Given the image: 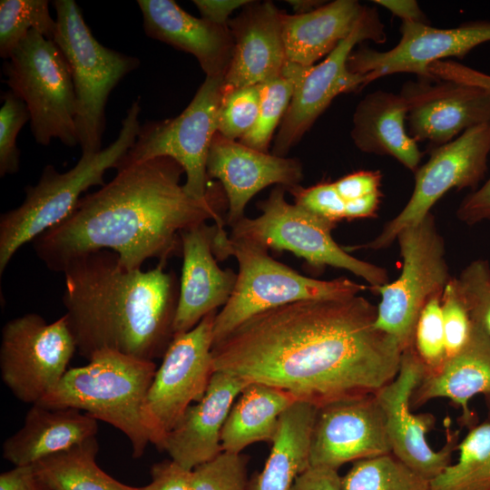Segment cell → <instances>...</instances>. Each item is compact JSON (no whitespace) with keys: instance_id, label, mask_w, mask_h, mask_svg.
Wrapping results in <instances>:
<instances>
[{"instance_id":"1","label":"cell","mask_w":490,"mask_h":490,"mask_svg":"<svg viewBox=\"0 0 490 490\" xmlns=\"http://www.w3.org/2000/svg\"><path fill=\"white\" fill-rule=\"evenodd\" d=\"M359 295L296 301L249 318L212 346L214 372L275 387L318 408L377 394L402 350Z\"/></svg>"},{"instance_id":"2","label":"cell","mask_w":490,"mask_h":490,"mask_svg":"<svg viewBox=\"0 0 490 490\" xmlns=\"http://www.w3.org/2000/svg\"><path fill=\"white\" fill-rule=\"evenodd\" d=\"M113 180L82 197L73 213L33 240L37 257L63 272L83 254L109 250L129 270L151 259L165 266L181 254V233L208 220L223 228L218 191L208 201L191 198L182 167L169 157L121 164Z\"/></svg>"},{"instance_id":"3","label":"cell","mask_w":490,"mask_h":490,"mask_svg":"<svg viewBox=\"0 0 490 490\" xmlns=\"http://www.w3.org/2000/svg\"><path fill=\"white\" fill-rule=\"evenodd\" d=\"M63 273L64 316L82 357L102 349L150 361L163 357L174 337V273L162 264L129 270L109 250L74 259Z\"/></svg>"},{"instance_id":"4","label":"cell","mask_w":490,"mask_h":490,"mask_svg":"<svg viewBox=\"0 0 490 490\" xmlns=\"http://www.w3.org/2000/svg\"><path fill=\"white\" fill-rule=\"evenodd\" d=\"M140 113L137 99L127 110L112 143L97 152L82 153L67 172H59L54 165H46L37 183L24 188V201L1 215L0 275L22 246L68 218L87 190L105 183L106 172L117 169L136 142L142 126Z\"/></svg>"},{"instance_id":"5","label":"cell","mask_w":490,"mask_h":490,"mask_svg":"<svg viewBox=\"0 0 490 490\" xmlns=\"http://www.w3.org/2000/svg\"><path fill=\"white\" fill-rule=\"evenodd\" d=\"M88 361L69 368L37 404L76 408L108 423L129 439L132 456L141 457L150 443L142 413L156 364L113 349L99 350Z\"/></svg>"},{"instance_id":"6","label":"cell","mask_w":490,"mask_h":490,"mask_svg":"<svg viewBox=\"0 0 490 490\" xmlns=\"http://www.w3.org/2000/svg\"><path fill=\"white\" fill-rule=\"evenodd\" d=\"M217 260L229 256L239 264L237 281L228 302L217 312L213 345L253 316L307 299H342L358 295L366 286L346 277L320 280L304 276L271 258L268 250L251 241L214 233Z\"/></svg>"},{"instance_id":"7","label":"cell","mask_w":490,"mask_h":490,"mask_svg":"<svg viewBox=\"0 0 490 490\" xmlns=\"http://www.w3.org/2000/svg\"><path fill=\"white\" fill-rule=\"evenodd\" d=\"M54 42L69 64L75 94V125L82 153L102 150L108 97L140 60L99 43L74 0H55Z\"/></svg>"},{"instance_id":"8","label":"cell","mask_w":490,"mask_h":490,"mask_svg":"<svg viewBox=\"0 0 490 490\" xmlns=\"http://www.w3.org/2000/svg\"><path fill=\"white\" fill-rule=\"evenodd\" d=\"M3 74L10 92L27 106L37 143L58 139L68 147L79 144L71 70L53 40L31 30L4 63Z\"/></svg>"},{"instance_id":"9","label":"cell","mask_w":490,"mask_h":490,"mask_svg":"<svg viewBox=\"0 0 490 490\" xmlns=\"http://www.w3.org/2000/svg\"><path fill=\"white\" fill-rule=\"evenodd\" d=\"M286 191L277 185L266 200L257 203L261 214L253 219L244 217L231 227L230 237L267 250L290 251L316 270L328 266L348 270L368 281L369 288L388 282L385 269L353 257L334 240L331 231L337 224L289 203Z\"/></svg>"},{"instance_id":"10","label":"cell","mask_w":490,"mask_h":490,"mask_svg":"<svg viewBox=\"0 0 490 490\" xmlns=\"http://www.w3.org/2000/svg\"><path fill=\"white\" fill-rule=\"evenodd\" d=\"M402 270L393 282L370 288L380 295L375 326L396 339L402 352L414 345L416 326L430 297L443 292L451 279L445 244L429 213L397 236Z\"/></svg>"},{"instance_id":"11","label":"cell","mask_w":490,"mask_h":490,"mask_svg":"<svg viewBox=\"0 0 490 490\" xmlns=\"http://www.w3.org/2000/svg\"><path fill=\"white\" fill-rule=\"evenodd\" d=\"M223 83L224 76L206 77L178 116L145 122L121 164L157 157L172 158L183 169L186 193L199 201L211 200L217 189L208 185L207 160L218 132V110Z\"/></svg>"},{"instance_id":"12","label":"cell","mask_w":490,"mask_h":490,"mask_svg":"<svg viewBox=\"0 0 490 490\" xmlns=\"http://www.w3.org/2000/svg\"><path fill=\"white\" fill-rule=\"evenodd\" d=\"M366 40L377 44L387 40L385 25L371 7H368L352 33L322 62L309 66L286 63L282 74L292 81L293 94L279 127L272 154L284 157L338 95L372 82L368 74H356L348 67L354 47Z\"/></svg>"},{"instance_id":"13","label":"cell","mask_w":490,"mask_h":490,"mask_svg":"<svg viewBox=\"0 0 490 490\" xmlns=\"http://www.w3.org/2000/svg\"><path fill=\"white\" fill-rule=\"evenodd\" d=\"M216 314L212 311L192 329L174 335L156 369L142 415L150 443L159 450L186 409L201 400L208 388L214 373Z\"/></svg>"},{"instance_id":"14","label":"cell","mask_w":490,"mask_h":490,"mask_svg":"<svg viewBox=\"0 0 490 490\" xmlns=\"http://www.w3.org/2000/svg\"><path fill=\"white\" fill-rule=\"evenodd\" d=\"M77 350L65 316L47 323L27 313L5 324L0 345V373L20 401L37 404L62 379Z\"/></svg>"},{"instance_id":"15","label":"cell","mask_w":490,"mask_h":490,"mask_svg":"<svg viewBox=\"0 0 490 490\" xmlns=\"http://www.w3.org/2000/svg\"><path fill=\"white\" fill-rule=\"evenodd\" d=\"M490 122L472 127L453 141L432 148L428 161L415 172V187L403 210L366 244L343 247L381 250L390 246L403 230L416 225L449 190L475 188L487 171Z\"/></svg>"},{"instance_id":"16","label":"cell","mask_w":490,"mask_h":490,"mask_svg":"<svg viewBox=\"0 0 490 490\" xmlns=\"http://www.w3.org/2000/svg\"><path fill=\"white\" fill-rule=\"evenodd\" d=\"M424 374L425 368L412 346L402 352L397 377L376 396L385 415L391 453L431 481L452 464L459 444V430L451 431L447 420L446 444L437 451L430 446L426 436L435 427V416L416 415L411 410L412 396Z\"/></svg>"},{"instance_id":"17","label":"cell","mask_w":490,"mask_h":490,"mask_svg":"<svg viewBox=\"0 0 490 490\" xmlns=\"http://www.w3.org/2000/svg\"><path fill=\"white\" fill-rule=\"evenodd\" d=\"M399 30L401 38L390 50H353L348 60V69L356 74H369L372 81L398 73L435 80L428 71L430 64L449 57L464 58L476 46L490 42V22L486 21L448 29L402 22Z\"/></svg>"},{"instance_id":"18","label":"cell","mask_w":490,"mask_h":490,"mask_svg":"<svg viewBox=\"0 0 490 490\" xmlns=\"http://www.w3.org/2000/svg\"><path fill=\"white\" fill-rule=\"evenodd\" d=\"M391 453L384 412L377 396L336 401L318 409L310 447V466L338 470Z\"/></svg>"},{"instance_id":"19","label":"cell","mask_w":490,"mask_h":490,"mask_svg":"<svg viewBox=\"0 0 490 490\" xmlns=\"http://www.w3.org/2000/svg\"><path fill=\"white\" fill-rule=\"evenodd\" d=\"M407 102L408 134L435 148L465 131L490 122V89L447 81L406 82L399 93Z\"/></svg>"},{"instance_id":"20","label":"cell","mask_w":490,"mask_h":490,"mask_svg":"<svg viewBox=\"0 0 490 490\" xmlns=\"http://www.w3.org/2000/svg\"><path fill=\"white\" fill-rule=\"evenodd\" d=\"M207 175L219 180L224 189L229 204L226 224L232 227L245 217L247 203L262 189L299 185L303 168L297 159L260 152L217 132L209 151Z\"/></svg>"},{"instance_id":"21","label":"cell","mask_w":490,"mask_h":490,"mask_svg":"<svg viewBox=\"0 0 490 490\" xmlns=\"http://www.w3.org/2000/svg\"><path fill=\"white\" fill-rule=\"evenodd\" d=\"M283 14L270 1H250L230 19L233 52L224 89L257 85L282 74L287 63Z\"/></svg>"},{"instance_id":"22","label":"cell","mask_w":490,"mask_h":490,"mask_svg":"<svg viewBox=\"0 0 490 490\" xmlns=\"http://www.w3.org/2000/svg\"><path fill=\"white\" fill-rule=\"evenodd\" d=\"M215 229V225L203 222L181 233L182 268L174 335L192 329L208 314L224 306L234 289L238 274L231 269H220L213 254Z\"/></svg>"},{"instance_id":"23","label":"cell","mask_w":490,"mask_h":490,"mask_svg":"<svg viewBox=\"0 0 490 490\" xmlns=\"http://www.w3.org/2000/svg\"><path fill=\"white\" fill-rule=\"evenodd\" d=\"M250 383L215 371L201 400L191 405L166 435L162 450L183 467L193 470L223 452L220 435L235 399Z\"/></svg>"},{"instance_id":"24","label":"cell","mask_w":490,"mask_h":490,"mask_svg":"<svg viewBox=\"0 0 490 490\" xmlns=\"http://www.w3.org/2000/svg\"><path fill=\"white\" fill-rule=\"evenodd\" d=\"M145 34L196 57L206 77L225 76L233 40L228 25L195 17L173 0H138Z\"/></svg>"},{"instance_id":"25","label":"cell","mask_w":490,"mask_h":490,"mask_svg":"<svg viewBox=\"0 0 490 490\" xmlns=\"http://www.w3.org/2000/svg\"><path fill=\"white\" fill-rule=\"evenodd\" d=\"M490 394V338L473 322L470 338L464 348L446 360L442 368L424 377L414 391L411 407L419 408L430 400L446 398L461 409L458 423L468 429L477 416L469 407L476 395Z\"/></svg>"},{"instance_id":"26","label":"cell","mask_w":490,"mask_h":490,"mask_svg":"<svg viewBox=\"0 0 490 490\" xmlns=\"http://www.w3.org/2000/svg\"><path fill=\"white\" fill-rule=\"evenodd\" d=\"M98 420L72 407L34 404L21 428L3 444V457L15 466H33L96 436Z\"/></svg>"},{"instance_id":"27","label":"cell","mask_w":490,"mask_h":490,"mask_svg":"<svg viewBox=\"0 0 490 490\" xmlns=\"http://www.w3.org/2000/svg\"><path fill=\"white\" fill-rule=\"evenodd\" d=\"M407 116V104L400 94L372 92L355 109L352 141L361 152L391 156L415 172L422 152L406 130Z\"/></svg>"},{"instance_id":"28","label":"cell","mask_w":490,"mask_h":490,"mask_svg":"<svg viewBox=\"0 0 490 490\" xmlns=\"http://www.w3.org/2000/svg\"><path fill=\"white\" fill-rule=\"evenodd\" d=\"M367 9L356 0H335L305 14L284 12L287 62L309 66L328 55L352 33Z\"/></svg>"},{"instance_id":"29","label":"cell","mask_w":490,"mask_h":490,"mask_svg":"<svg viewBox=\"0 0 490 490\" xmlns=\"http://www.w3.org/2000/svg\"><path fill=\"white\" fill-rule=\"evenodd\" d=\"M318 407L296 401L279 417L269 457L249 480L248 490H290L309 465V447Z\"/></svg>"},{"instance_id":"30","label":"cell","mask_w":490,"mask_h":490,"mask_svg":"<svg viewBox=\"0 0 490 490\" xmlns=\"http://www.w3.org/2000/svg\"><path fill=\"white\" fill-rule=\"evenodd\" d=\"M296 401V397L285 390L257 382L248 383L223 425L222 450L240 454L251 444L272 443L280 416Z\"/></svg>"},{"instance_id":"31","label":"cell","mask_w":490,"mask_h":490,"mask_svg":"<svg viewBox=\"0 0 490 490\" xmlns=\"http://www.w3.org/2000/svg\"><path fill=\"white\" fill-rule=\"evenodd\" d=\"M96 436L33 465L39 482L49 490H142L122 484L96 463Z\"/></svg>"},{"instance_id":"32","label":"cell","mask_w":490,"mask_h":490,"mask_svg":"<svg viewBox=\"0 0 490 490\" xmlns=\"http://www.w3.org/2000/svg\"><path fill=\"white\" fill-rule=\"evenodd\" d=\"M458 459L429 484V490H490V416L468 429Z\"/></svg>"},{"instance_id":"33","label":"cell","mask_w":490,"mask_h":490,"mask_svg":"<svg viewBox=\"0 0 490 490\" xmlns=\"http://www.w3.org/2000/svg\"><path fill=\"white\" fill-rule=\"evenodd\" d=\"M429 484L392 453L354 462L341 476L342 490H429Z\"/></svg>"},{"instance_id":"34","label":"cell","mask_w":490,"mask_h":490,"mask_svg":"<svg viewBox=\"0 0 490 490\" xmlns=\"http://www.w3.org/2000/svg\"><path fill=\"white\" fill-rule=\"evenodd\" d=\"M56 28V20L50 14L48 1L1 0L0 56L9 59L31 30L54 41Z\"/></svg>"},{"instance_id":"35","label":"cell","mask_w":490,"mask_h":490,"mask_svg":"<svg viewBox=\"0 0 490 490\" xmlns=\"http://www.w3.org/2000/svg\"><path fill=\"white\" fill-rule=\"evenodd\" d=\"M260 105L253 128L239 142L254 150L268 152L275 130L280 125L293 94L292 81L280 74L260 83Z\"/></svg>"},{"instance_id":"36","label":"cell","mask_w":490,"mask_h":490,"mask_svg":"<svg viewBox=\"0 0 490 490\" xmlns=\"http://www.w3.org/2000/svg\"><path fill=\"white\" fill-rule=\"evenodd\" d=\"M260 105V84L223 88L218 110V132L229 140H240L255 125Z\"/></svg>"},{"instance_id":"37","label":"cell","mask_w":490,"mask_h":490,"mask_svg":"<svg viewBox=\"0 0 490 490\" xmlns=\"http://www.w3.org/2000/svg\"><path fill=\"white\" fill-rule=\"evenodd\" d=\"M441 296L442 292L428 299L415 329L413 346L425 368V374L438 371L446 360Z\"/></svg>"},{"instance_id":"38","label":"cell","mask_w":490,"mask_h":490,"mask_svg":"<svg viewBox=\"0 0 490 490\" xmlns=\"http://www.w3.org/2000/svg\"><path fill=\"white\" fill-rule=\"evenodd\" d=\"M248 457L223 451L192 470L194 490H248Z\"/></svg>"},{"instance_id":"39","label":"cell","mask_w":490,"mask_h":490,"mask_svg":"<svg viewBox=\"0 0 490 490\" xmlns=\"http://www.w3.org/2000/svg\"><path fill=\"white\" fill-rule=\"evenodd\" d=\"M472 321L490 338V264L476 260L456 278Z\"/></svg>"},{"instance_id":"40","label":"cell","mask_w":490,"mask_h":490,"mask_svg":"<svg viewBox=\"0 0 490 490\" xmlns=\"http://www.w3.org/2000/svg\"><path fill=\"white\" fill-rule=\"evenodd\" d=\"M441 311L448 359L464 348L473 329V321L458 289L456 278H451L444 288Z\"/></svg>"},{"instance_id":"41","label":"cell","mask_w":490,"mask_h":490,"mask_svg":"<svg viewBox=\"0 0 490 490\" xmlns=\"http://www.w3.org/2000/svg\"><path fill=\"white\" fill-rule=\"evenodd\" d=\"M0 109V176L19 171L20 152L16 138L23 126L29 121L30 113L25 103L10 91L3 94Z\"/></svg>"},{"instance_id":"42","label":"cell","mask_w":490,"mask_h":490,"mask_svg":"<svg viewBox=\"0 0 490 490\" xmlns=\"http://www.w3.org/2000/svg\"><path fill=\"white\" fill-rule=\"evenodd\" d=\"M287 191L293 196L296 205L323 220L337 224L345 219L346 201L334 182H320L308 188L297 185Z\"/></svg>"},{"instance_id":"43","label":"cell","mask_w":490,"mask_h":490,"mask_svg":"<svg viewBox=\"0 0 490 490\" xmlns=\"http://www.w3.org/2000/svg\"><path fill=\"white\" fill-rule=\"evenodd\" d=\"M152 481L142 490H194L192 470L172 459L155 463L151 468Z\"/></svg>"},{"instance_id":"44","label":"cell","mask_w":490,"mask_h":490,"mask_svg":"<svg viewBox=\"0 0 490 490\" xmlns=\"http://www.w3.org/2000/svg\"><path fill=\"white\" fill-rule=\"evenodd\" d=\"M381 178L378 171H359L341 177L334 184L340 196L348 201L379 192Z\"/></svg>"},{"instance_id":"45","label":"cell","mask_w":490,"mask_h":490,"mask_svg":"<svg viewBox=\"0 0 490 490\" xmlns=\"http://www.w3.org/2000/svg\"><path fill=\"white\" fill-rule=\"evenodd\" d=\"M434 79L458 82L490 89V75L454 61H438L429 65Z\"/></svg>"},{"instance_id":"46","label":"cell","mask_w":490,"mask_h":490,"mask_svg":"<svg viewBox=\"0 0 490 490\" xmlns=\"http://www.w3.org/2000/svg\"><path fill=\"white\" fill-rule=\"evenodd\" d=\"M456 215L463 222L473 225L490 220V177L460 203Z\"/></svg>"},{"instance_id":"47","label":"cell","mask_w":490,"mask_h":490,"mask_svg":"<svg viewBox=\"0 0 490 490\" xmlns=\"http://www.w3.org/2000/svg\"><path fill=\"white\" fill-rule=\"evenodd\" d=\"M290 490H342L338 470L309 466L300 474Z\"/></svg>"},{"instance_id":"48","label":"cell","mask_w":490,"mask_h":490,"mask_svg":"<svg viewBox=\"0 0 490 490\" xmlns=\"http://www.w3.org/2000/svg\"><path fill=\"white\" fill-rule=\"evenodd\" d=\"M250 0H193L201 17L220 25H228L234 10L243 7Z\"/></svg>"},{"instance_id":"49","label":"cell","mask_w":490,"mask_h":490,"mask_svg":"<svg viewBox=\"0 0 490 490\" xmlns=\"http://www.w3.org/2000/svg\"><path fill=\"white\" fill-rule=\"evenodd\" d=\"M33 466H15L0 475V490H40Z\"/></svg>"},{"instance_id":"50","label":"cell","mask_w":490,"mask_h":490,"mask_svg":"<svg viewBox=\"0 0 490 490\" xmlns=\"http://www.w3.org/2000/svg\"><path fill=\"white\" fill-rule=\"evenodd\" d=\"M373 2L401 18L402 22L428 23L426 15L415 0H375Z\"/></svg>"},{"instance_id":"51","label":"cell","mask_w":490,"mask_h":490,"mask_svg":"<svg viewBox=\"0 0 490 490\" xmlns=\"http://www.w3.org/2000/svg\"><path fill=\"white\" fill-rule=\"evenodd\" d=\"M380 197L379 191L346 201L345 219L351 220L375 217L380 203Z\"/></svg>"},{"instance_id":"52","label":"cell","mask_w":490,"mask_h":490,"mask_svg":"<svg viewBox=\"0 0 490 490\" xmlns=\"http://www.w3.org/2000/svg\"><path fill=\"white\" fill-rule=\"evenodd\" d=\"M287 2L296 15L309 13L325 4L324 1L318 0H289Z\"/></svg>"},{"instance_id":"53","label":"cell","mask_w":490,"mask_h":490,"mask_svg":"<svg viewBox=\"0 0 490 490\" xmlns=\"http://www.w3.org/2000/svg\"><path fill=\"white\" fill-rule=\"evenodd\" d=\"M485 402L487 407L488 416H490V394L484 396Z\"/></svg>"},{"instance_id":"54","label":"cell","mask_w":490,"mask_h":490,"mask_svg":"<svg viewBox=\"0 0 490 490\" xmlns=\"http://www.w3.org/2000/svg\"><path fill=\"white\" fill-rule=\"evenodd\" d=\"M41 485H42V484H41ZM40 490H49V489H47L45 486H44V485H42Z\"/></svg>"}]
</instances>
